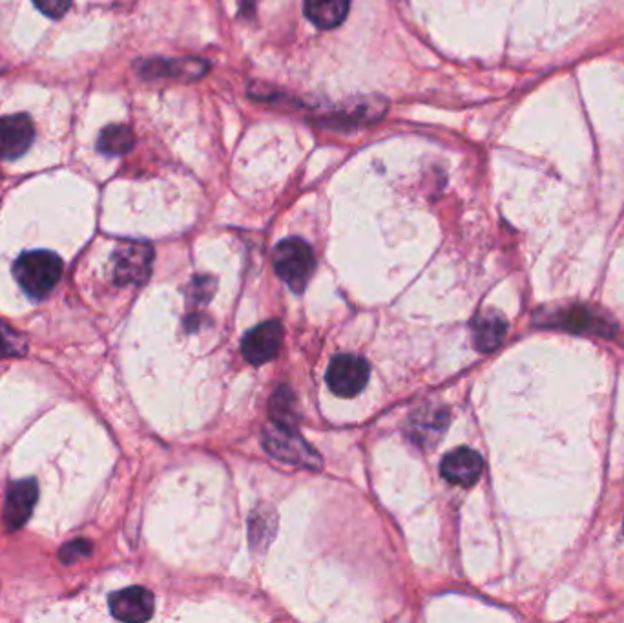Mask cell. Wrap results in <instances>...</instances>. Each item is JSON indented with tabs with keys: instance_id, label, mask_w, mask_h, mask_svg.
<instances>
[{
	"instance_id": "1",
	"label": "cell",
	"mask_w": 624,
	"mask_h": 623,
	"mask_svg": "<svg viewBox=\"0 0 624 623\" xmlns=\"http://www.w3.org/2000/svg\"><path fill=\"white\" fill-rule=\"evenodd\" d=\"M13 275L22 291L35 300L50 295L63 275V260L52 251H30L17 258Z\"/></svg>"
},
{
	"instance_id": "2",
	"label": "cell",
	"mask_w": 624,
	"mask_h": 623,
	"mask_svg": "<svg viewBox=\"0 0 624 623\" xmlns=\"http://www.w3.org/2000/svg\"><path fill=\"white\" fill-rule=\"evenodd\" d=\"M316 267L311 245L302 238H287L274 251V269L292 291L302 293Z\"/></svg>"
},
{
	"instance_id": "3",
	"label": "cell",
	"mask_w": 624,
	"mask_h": 623,
	"mask_svg": "<svg viewBox=\"0 0 624 623\" xmlns=\"http://www.w3.org/2000/svg\"><path fill=\"white\" fill-rule=\"evenodd\" d=\"M263 443L269 454L283 463L318 468L320 457L305 443L300 433L292 432L287 424L278 423L269 426L263 433Z\"/></svg>"
},
{
	"instance_id": "4",
	"label": "cell",
	"mask_w": 624,
	"mask_h": 623,
	"mask_svg": "<svg viewBox=\"0 0 624 623\" xmlns=\"http://www.w3.org/2000/svg\"><path fill=\"white\" fill-rule=\"evenodd\" d=\"M154 249L143 242L121 243L114 253V280L119 286L143 284L152 271Z\"/></svg>"
},
{
	"instance_id": "5",
	"label": "cell",
	"mask_w": 624,
	"mask_h": 623,
	"mask_svg": "<svg viewBox=\"0 0 624 623\" xmlns=\"http://www.w3.org/2000/svg\"><path fill=\"white\" fill-rule=\"evenodd\" d=\"M369 382V364L356 355L334 357L327 370V384L340 397H354Z\"/></svg>"
},
{
	"instance_id": "6",
	"label": "cell",
	"mask_w": 624,
	"mask_h": 623,
	"mask_svg": "<svg viewBox=\"0 0 624 623\" xmlns=\"http://www.w3.org/2000/svg\"><path fill=\"white\" fill-rule=\"evenodd\" d=\"M283 342V329L278 322H263L250 329L243 338L241 353L254 366H261L278 355Z\"/></svg>"
},
{
	"instance_id": "7",
	"label": "cell",
	"mask_w": 624,
	"mask_h": 623,
	"mask_svg": "<svg viewBox=\"0 0 624 623\" xmlns=\"http://www.w3.org/2000/svg\"><path fill=\"white\" fill-rule=\"evenodd\" d=\"M35 139L32 119L24 114L0 119V158L17 159L28 152Z\"/></svg>"
},
{
	"instance_id": "8",
	"label": "cell",
	"mask_w": 624,
	"mask_h": 623,
	"mask_svg": "<svg viewBox=\"0 0 624 623\" xmlns=\"http://www.w3.org/2000/svg\"><path fill=\"white\" fill-rule=\"evenodd\" d=\"M110 611L121 622H146L154 613V596L143 587H128L110 596Z\"/></svg>"
},
{
	"instance_id": "9",
	"label": "cell",
	"mask_w": 624,
	"mask_h": 623,
	"mask_svg": "<svg viewBox=\"0 0 624 623\" xmlns=\"http://www.w3.org/2000/svg\"><path fill=\"white\" fill-rule=\"evenodd\" d=\"M37 497H39V488H37V481L33 479L17 481L10 486L8 496H6V505H4V521L10 530L21 528L30 519Z\"/></svg>"
},
{
	"instance_id": "10",
	"label": "cell",
	"mask_w": 624,
	"mask_h": 623,
	"mask_svg": "<svg viewBox=\"0 0 624 623\" xmlns=\"http://www.w3.org/2000/svg\"><path fill=\"white\" fill-rule=\"evenodd\" d=\"M442 476L449 483L460 486L475 485L479 481L480 474L484 470V461L480 454L471 448H457L449 452L442 461Z\"/></svg>"
},
{
	"instance_id": "11",
	"label": "cell",
	"mask_w": 624,
	"mask_h": 623,
	"mask_svg": "<svg viewBox=\"0 0 624 623\" xmlns=\"http://www.w3.org/2000/svg\"><path fill=\"white\" fill-rule=\"evenodd\" d=\"M508 331V322L500 313L484 311L473 322V342L482 353L495 351L502 344Z\"/></svg>"
},
{
	"instance_id": "12",
	"label": "cell",
	"mask_w": 624,
	"mask_h": 623,
	"mask_svg": "<svg viewBox=\"0 0 624 623\" xmlns=\"http://www.w3.org/2000/svg\"><path fill=\"white\" fill-rule=\"evenodd\" d=\"M351 0H303L307 19L320 30H333L345 21Z\"/></svg>"
},
{
	"instance_id": "13",
	"label": "cell",
	"mask_w": 624,
	"mask_h": 623,
	"mask_svg": "<svg viewBox=\"0 0 624 623\" xmlns=\"http://www.w3.org/2000/svg\"><path fill=\"white\" fill-rule=\"evenodd\" d=\"M136 138L132 134V130L123 125H112V127L104 128L97 141L99 150L106 156H121L134 148Z\"/></svg>"
},
{
	"instance_id": "14",
	"label": "cell",
	"mask_w": 624,
	"mask_h": 623,
	"mask_svg": "<svg viewBox=\"0 0 624 623\" xmlns=\"http://www.w3.org/2000/svg\"><path fill=\"white\" fill-rule=\"evenodd\" d=\"M559 318V326L564 329H572V331H592V333H603L606 329H610L608 324H604L603 318L595 317L588 309H572L566 311Z\"/></svg>"
},
{
	"instance_id": "15",
	"label": "cell",
	"mask_w": 624,
	"mask_h": 623,
	"mask_svg": "<svg viewBox=\"0 0 624 623\" xmlns=\"http://www.w3.org/2000/svg\"><path fill=\"white\" fill-rule=\"evenodd\" d=\"M24 351V344L21 338L17 337L11 329L0 324V359L10 357V355H21Z\"/></svg>"
},
{
	"instance_id": "16",
	"label": "cell",
	"mask_w": 624,
	"mask_h": 623,
	"mask_svg": "<svg viewBox=\"0 0 624 623\" xmlns=\"http://www.w3.org/2000/svg\"><path fill=\"white\" fill-rule=\"evenodd\" d=\"M37 10L42 11L46 17L61 19L70 10L72 0H33Z\"/></svg>"
},
{
	"instance_id": "17",
	"label": "cell",
	"mask_w": 624,
	"mask_h": 623,
	"mask_svg": "<svg viewBox=\"0 0 624 623\" xmlns=\"http://www.w3.org/2000/svg\"><path fill=\"white\" fill-rule=\"evenodd\" d=\"M90 549H92V547H90L88 541L77 539V541H73V543L64 545L63 550H61V560H63L64 563H73V561L83 558L86 554H90Z\"/></svg>"
}]
</instances>
